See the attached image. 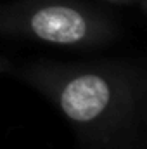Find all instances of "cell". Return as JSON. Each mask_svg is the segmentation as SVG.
<instances>
[{"label":"cell","instance_id":"1","mask_svg":"<svg viewBox=\"0 0 147 149\" xmlns=\"http://www.w3.org/2000/svg\"><path fill=\"white\" fill-rule=\"evenodd\" d=\"M19 76L40 90L94 146L121 149L135 139L146 113L147 80L118 63H37Z\"/></svg>","mask_w":147,"mask_h":149},{"label":"cell","instance_id":"2","mask_svg":"<svg viewBox=\"0 0 147 149\" xmlns=\"http://www.w3.org/2000/svg\"><path fill=\"white\" fill-rule=\"evenodd\" d=\"M0 33L61 47H95L116 37V26L101 12L66 0H30L0 7Z\"/></svg>","mask_w":147,"mask_h":149},{"label":"cell","instance_id":"3","mask_svg":"<svg viewBox=\"0 0 147 149\" xmlns=\"http://www.w3.org/2000/svg\"><path fill=\"white\" fill-rule=\"evenodd\" d=\"M109 2H140L144 3V0H109Z\"/></svg>","mask_w":147,"mask_h":149}]
</instances>
